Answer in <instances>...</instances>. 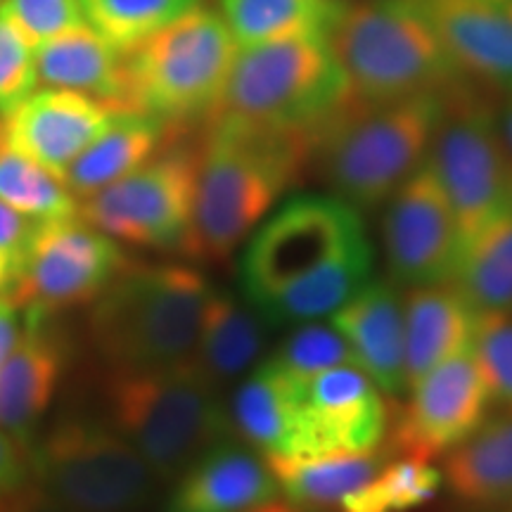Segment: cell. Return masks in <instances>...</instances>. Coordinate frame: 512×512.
Segmentation results:
<instances>
[{
    "instance_id": "6da1fadb",
    "label": "cell",
    "mask_w": 512,
    "mask_h": 512,
    "mask_svg": "<svg viewBox=\"0 0 512 512\" xmlns=\"http://www.w3.org/2000/svg\"><path fill=\"white\" fill-rule=\"evenodd\" d=\"M311 169V131L214 114L197 145L195 207L181 254L223 264Z\"/></svg>"
},
{
    "instance_id": "7a4b0ae2",
    "label": "cell",
    "mask_w": 512,
    "mask_h": 512,
    "mask_svg": "<svg viewBox=\"0 0 512 512\" xmlns=\"http://www.w3.org/2000/svg\"><path fill=\"white\" fill-rule=\"evenodd\" d=\"M441 95L392 102L347 95L311 128V169L356 211L382 207L427 162Z\"/></svg>"
},
{
    "instance_id": "3957f363",
    "label": "cell",
    "mask_w": 512,
    "mask_h": 512,
    "mask_svg": "<svg viewBox=\"0 0 512 512\" xmlns=\"http://www.w3.org/2000/svg\"><path fill=\"white\" fill-rule=\"evenodd\" d=\"M214 287L192 266L131 261L91 304L86 335L110 370L188 363Z\"/></svg>"
},
{
    "instance_id": "277c9868",
    "label": "cell",
    "mask_w": 512,
    "mask_h": 512,
    "mask_svg": "<svg viewBox=\"0 0 512 512\" xmlns=\"http://www.w3.org/2000/svg\"><path fill=\"white\" fill-rule=\"evenodd\" d=\"M107 422L136 448L162 484L174 482L207 448L230 439L219 389L192 363L110 370L102 377Z\"/></svg>"
},
{
    "instance_id": "5b68a950",
    "label": "cell",
    "mask_w": 512,
    "mask_h": 512,
    "mask_svg": "<svg viewBox=\"0 0 512 512\" xmlns=\"http://www.w3.org/2000/svg\"><path fill=\"white\" fill-rule=\"evenodd\" d=\"M325 41L354 100L439 95L460 81L427 19L408 0H344Z\"/></svg>"
},
{
    "instance_id": "8992f818",
    "label": "cell",
    "mask_w": 512,
    "mask_h": 512,
    "mask_svg": "<svg viewBox=\"0 0 512 512\" xmlns=\"http://www.w3.org/2000/svg\"><path fill=\"white\" fill-rule=\"evenodd\" d=\"M238 43L219 10L185 12L124 55L126 110L192 128L219 107Z\"/></svg>"
},
{
    "instance_id": "52a82bcc",
    "label": "cell",
    "mask_w": 512,
    "mask_h": 512,
    "mask_svg": "<svg viewBox=\"0 0 512 512\" xmlns=\"http://www.w3.org/2000/svg\"><path fill=\"white\" fill-rule=\"evenodd\" d=\"M31 484L72 512H143L159 479L107 420H57L29 446Z\"/></svg>"
},
{
    "instance_id": "ba28073f",
    "label": "cell",
    "mask_w": 512,
    "mask_h": 512,
    "mask_svg": "<svg viewBox=\"0 0 512 512\" xmlns=\"http://www.w3.org/2000/svg\"><path fill=\"white\" fill-rule=\"evenodd\" d=\"M347 98V79L325 38L238 48L214 114L311 131ZM211 114V117H214Z\"/></svg>"
},
{
    "instance_id": "9c48e42d",
    "label": "cell",
    "mask_w": 512,
    "mask_h": 512,
    "mask_svg": "<svg viewBox=\"0 0 512 512\" xmlns=\"http://www.w3.org/2000/svg\"><path fill=\"white\" fill-rule=\"evenodd\" d=\"M427 164L446 192L460 242L510 209L512 162L498 128V105L465 79L441 95Z\"/></svg>"
},
{
    "instance_id": "30bf717a",
    "label": "cell",
    "mask_w": 512,
    "mask_h": 512,
    "mask_svg": "<svg viewBox=\"0 0 512 512\" xmlns=\"http://www.w3.org/2000/svg\"><path fill=\"white\" fill-rule=\"evenodd\" d=\"M197 145L190 128L176 131L143 166L81 200L79 216L124 245L181 254L195 207Z\"/></svg>"
},
{
    "instance_id": "8fae6325",
    "label": "cell",
    "mask_w": 512,
    "mask_h": 512,
    "mask_svg": "<svg viewBox=\"0 0 512 512\" xmlns=\"http://www.w3.org/2000/svg\"><path fill=\"white\" fill-rule=\"evenodd\" d=\"M361 211L335 195H297L254 228L240 261V287L247 304L259 306L366 240Z\"/></svg>"
},
{
    "instance_id": "7c38bea8",
    "label": "cell",
    "mask_w": 512,
    "mask_h": 512,
    "mask_svg": "<svg viewBox=\"0 0 512 512\" xmlns=\"http://www.w3.org/2000/svg\"><path fill=\"white\" fill-rule=\"evenodd\" d=\"M131 264L124 247L81 216L38 223L29 252L8 292L24 313H57L91 306Z\"/></svg>"
},
{
    "instance_id": "4fadbf2b",
    "label": "cell",
    "mask_w": 512,
    "mask_h": 512,
    "mask_svg": "<svg viewBox=\"0 0 512 512\" xmlns=\"http://www.w3.org/2000/svg\"><path fill=\"white\" fill-rule=\"evenodd\" d=\"M491 403L482 370L467 347L415 382L403 406H394L384 448L392 456L422 460L446 456L482 425Z\"/></svg>"
},
{
    "instance_id": "5bb4252c",
    "label": "cell",
    "mask_w": 512,
    "mask_h": 512,
    "mask_svg": "<svg viewBox=\"0 0 512 512\" xmlns=\"http://www.w3.org/2000/svg\"><path fill=\"white\" fill-rule=\"evenodd\" d=\"M382 245L396 287L451 283L460 256V230L444 188L422 164L384 202Z\"/></svg>"
},
{
    "instance_id": "9a60e30c",
    "label": "cell",
    "mask_w": 512,
    "mask_h": 512,
    "mask_svg": "<svg viewBox=\"0 0 512 512\" xmlns=\"http://www.w3.org/2000/svg\"><path fill=\"white\" fill-rule=\"evenodd\" d=\"M392 411L380 387L354 363L306 377L294 456L377 451L387 439Z\"/></svg>"
},
{
    "instance_id": "2e32d148",
    "label": "cell",
    "mask_w": 512,
    "mask_h": 512,
    "mask_svg": "<svg viewBox=\"0 0 512 512\" xmlns=\"http://www.w3.org/2000/svg\"><path fill=\"white\" fill-rule=\"evenodd\" d=\"M427 19L460 79L512 98V17L489 0H408Z\"/></svg>"
},
{
    "instance_id": "e0dca14e",
    "label": "cell",
    "mask_w": 512,
    "mask_h": 512,
    "mask_svg": "<svg viewBox=\"0 0 512 512\" xmlns=\"http://www.w3.org/2000/svg\"><path fill=\"white\" fill-rule=\"evenodd\" d=\"M112 114L114 107L91 95L43 86L3 119L5 145L62 178Z\"/></svg>"
},
{
    "instance_id": "ac0fdd59",
    "label": "cell",
    "mask_w": 512,
    "mask_h": 512,
    "mask_svg": "<svg viewBox=\"0 0 512 512\" xmlns=\"http://www.w3.org/2000/svg\"><path fill=\"white\" fill-rule=\"evenodd\" d=\"M72 363V344L55 318L24 313L17 347L0 368V427L31 446Z\"/></svg>"
},
{
    "instance_id": "d6986e66",
    "label": "cell",
    "mask_w": 512,
    "mask_h": 512,
    "mask_svg": "<svg viewBox=\"0 0 512 512\" xmlns=\"http://www.w3.org/2000/svg\"><path fill=\"white\" fill-rule=\"evenodd\" d=\"M171 484L162 512H245L280 496L266 458L233 437L207 448Z\"/></svg>"
},
{
    "instance_id": "ffe728a7",
    "label": "cell",
    "mask_w": 512,
    "mask_h": 512,
    "mask_svg": "<svg viewBox=\"0 0 512 512\" xmlns=\"http://www.w3.org/2000/svg\"><path fill=\"white\" fill-rule=\"evenodd\" d=\"M332 328L347 339L354 363L384 396L406 392L403 297L392 280H373L332 313Z\"/></svg>"
},
{
    "instance_id": "44dd1931",
    "label": "cell",
    "mask_w": 512,
    "mask_h": 512,
    "mask_svg": "<svg viewBox=\"0 0 512 512\" xmlns=\"http://www.w3.org/2000/svg\"><path fill=\"white\" fill-rule=\"evenodd\" d=\"M302 377L273 361L256 366L226 403L230 437L261 456H294L302 418Z\"/></svg>"
},
{
    "instance_id": "7402d4cb",
    "label": "cell",
    "mask_w": 512,
    "mask_h": 512,
    "mask_svg": "<svg viewBox=\"0 0 512 512\" xmlns=\"http://www.w3.org/2000/svg\"><path fill=\"white\" fill-rule=\"evenodd\" d=\"M477 311L451 283L411 287L403 294L406 387L470 347Z\"/></svg>"
},
{
    "instance_id": "603a6c76",
    "label": "cell",
    "mask_w": 512,
    "mask_h": 512,
    "mask_svg": "<svg viewBox=\"0 0 512 512\" xmlns=\"http://www.w3.org/2000/svg\"><path fill=\"white\" fill-rule=\"evenodd\" d=\"M444 484L472 512L512 510V411L486 418L446 453Z\"/></svg>"
},
{
    "instance_id": "cb8c5ba5",
    "label": "cell",
    "mask_w": 512,
    "mask_h": 512,
    "mask_svg": "<svg viewBox=\"0 0 512 512\" xmlns=\"http://www.w3.org/2000/svg\"><path fill=\"white\" fill-rule=\"evenodd\" d=\"M181 126L138 110H114L110 124L64 171V183L76 200H86L143 166L169 143Z\"/></svg>"
},
{
    "instance_id": "d4e9b609",
    "label": "cell",
    "mask_w": 512,
    "mask_h": 512,
    "mask_svg": "<svg viewBox=\"0 0 512 512\" xmlns=\"http://www.w3.org/2000/svg\"><path fill=\"white\" fill-rule=\"evenodd\" d=\"M34 55L43 86L91 95L114 110L126 107L124 55L88 24L50 38Z\"/></svg>"
},
{
    "instance_id": "484cf974",
    "label": "cell",
    "mask_w": 512,
    "mask_h": 512,
    "mask_svg": "<svg viewBox=\"0 0 512 512\" xmlns=\"http://www.w3.org/2000/svg\"><path fill=\"white\" fill-rule=\"evenodd\" d=\"M392 453H311V456H264L280 496L311 512L335 510L347 496L375 477Z\"/></svg>"
},
{
    "instance_id": "4316f807",
    "label": "cell",
    "mask_w": 512,
    "mask_h": 512,
    "mask_svg": "<svg viewBox=\"0 0 512 512\" xmlns=\"http://www.w3.org/2000/svg\"><path fill=\"white\" fill-rule=\"evenodd\" d=\"M370 273H373V249L366 238L347 247L313 273L275 292L254 309L266 320L268 328L311 323L342 309L370 283Z\"/></svg>"
},
{
    "instance_id": "83f0119b",
    "label": "cell",
    "mask_w": 512,
    "mask_h": 512,
    "mask_svg": "<svg viewBox=\"0 0 512 512\" xmlns=\"http://www.w3.org/2000/svg\"><path fill=\"white\" fill-rule=\"evenodd\" d=\"M266 328V320L252 304H242L226 290H211L190 363L221 389L261 356Z\"/></svg>"
},
{
    "instance_id": "f1b7e54d",
    "label": "cell",
    "mask_w": 512,
    "mask_h": 512,
    "mask_svg": "<svg viewBox=\"0 0 512 512\" xmlns=\"http://www.w3.org/2000/svg\"><path fill=\"white\" fill-rule=\"evenodd\" d=\"M344 0H219V15L238 48L287 38H325Z\"/></svg>"
},
{
    "instance_id": "f546056e",
    "label": "cell",
    "mask_w": 512,
    "mask_h": 512,
    "mask_svg": "<svg viewBox=\"0 0 512 512\" xmlns=\"http://www.w3.org/2000/svg\"><path fill=\"white\" fill-rule=\"evenodd\" d=\"M451 285L477 313L512 311V207L463 242Z\"/></svg>"
},
{
    "instance_id": "4dcf8cb0",
    "label": "cell",
    "mask_w": 512,
    "mask_h": 512,
    "mask_svg": "<svg viewBox=\"0 0 512 512\" xmlns=\"http://www.w3.org/2000/svg\"><path fill=\"white\" fill-rule=\"evenodd\" d=\"M444 475L432 460L389 456L375 477L347 496L337 512H413L439 494Z\"/></svg>"
},
{
    "instance_id": "1f68e13d",
    "label": "cell",
    "mask_w": 512,
    "mask_h": 512,
    "mask_svg": "<svg viewBox=\"0 0 512 512\" xmlns=\"http://www.w3.org/2000/svg\"><path fill=\"white\" fill-rule=\"evenodd\" d=\"M0 200L36 223L79 216V200L67 183L8 145L0 147Z\"/></svg>"
},
{
    "instance_id": "d6a6232c",
    "label": "cell",
    "mask_w": 512,
    "mask_h": 512,
    "mask_svg": "<svg viewBox=\"0 0 512 512\" xmlns=\"http://www.w3.org/2000/svg\"><path fill=\"white\" fill-rule=\"evenodd\" d=\"M91 29L105 38L121 55L169 27L202 0H79Z\"/></svg>"
},
{
    "instance_id": "836d02e7",
    "label": "cell",
    "mask_w": 512,
    "mask_h": 512,
    "mask_svg": "<svg viewBox=\"0 0 512 512\" xmlns=\"http://www.w3.org/2000/svg\"><path fill=\"white\" fill-rule=\"evenodd\" d=\"M271 358L302 380L328 368L354 363V354H351L347 339L339 335L332 325H320L313 320L311 323H299L290 335H285Z\"/></svg>"
},
{
    "instance_id": "e575fe53",
    "label": "cell",
    "mask_w": 512,
    "mask_h": 512,
    "mask_svg": "<svg viewBox=\"0 0 512 512\" xmlns=\"http://www.w3.org/2000/svg\"><path fill=\"white\" fill-rule=\"evenodd\" d=\"M470 351L491 401L512 411V311L477 313Z\"/></svg>"
},
{
    "instance_id": "d590c367",
    "label": "cell",
    "mask_w": 512,
    "mask_h": 512,
    "mask_svg": "<svg viewBox=\"0 0 512 512\" xmlns=\"http://www.w3.org/2000/svg\"><path fill=\"white\" fill-rule=\"evenodd\" d=\"M0 15L34 50L50 38L86 24L79 0H3Z\"/></svg>"
},
{
    "instance_id": "8d00e7d4",
    "label": "cell",
    "mask_w": 512,
    "mask_h": 512,
    "mask_svg": "<svg viewBox=\"0 0 512 512\" xmlns=\"http://www.w3.org/2000/svg\"><path fill=\"white\" fill-rule=\"evenodd\" d=\"M34 48L0 15V119H5L36 91Z\"/></svg>"
},
{
    "instance_id": "74e56055",
    "label": "cell",
    "mask_w": 512,
    "mask_h": 512,
    "mask_svg": "<svg viewBox=\"0 0 512 512\" xmlns=\"http://www.w3.org/2000/svg\"><path fill=\"white\" fill-rule=\"evenodd\" d=\"M36 228V221L27 219L0 200V280H3L5 290L17 278Z\"/></svg>"
},
{
    "instance_id": "f35d334b",
    "label": "cell",
    "mask_w": 512,
    "mask_h": 512,
    "mask_svg": "<svg viewBox=\"0 0 512 512\" xmlns=\"http://www.w3.org/2000/svg\"><path fill=\"white\" fill-rule=\"evenodd\" d=\"M29 482V448L0 427V496L12 494Z\"/></svg>"
},
{
    "instance_id": "ab89813d",
    "label": "cell",
    "mask_w": 512,
    "mask_h": 512,
    "mask_svg": "<svg viewBox=\"0 0 512 512\" xmlns=\"http://www.w3.org/2000/svg\"><path fill=\"white\" fill-rule=\"evenodd\" d=\"M24 330V311L10 297L8 292H0V368L8 361L12 349L17 347Z\"/></svg>"
},
{
    "instance_id": "60d3db41",
    "label": "cell",
    "mask_w": 512,
    "mask_h": 512,
    "mask_svg": "<svg viewBox=\"0 0 512 512\" xmlns=\"http://www.w3.org/2000/svg\"><path fill=\"white\" fill-rule=\"evenodd\" d=\"M0 512H72L62 505L48 501L34 484L22 486V489L12 491V494L0 496Z\"/></svg>"
},
{
    "instance_id": "b9f144b4",
    "label": "cell",
    "mask_w": 512,
    "mask_h": 512,
    "mask_svg": "<svg viewBox=\"0 0 512 512\" xmlns=\"http://www.w3.org/2000/svg\"><path fill=\"white\" fill-rule=\"evenodd\" d=\"M498 128H501V138L512 162V98L501 100L498 105Z\"/></svg>"
},
{
    "instance_id": "7bdbcfd3",
    "label": "cell",
    "mask_w": 512,
    "mask_h": 512,
    "mask_svg": "<svg viewBox=\"0 0 512 512\" xmlns=\"http://www.w3.org/2000/svg\"><path fill=\"white\" fill-rule=\"evenodd\" d=\"M245 512H311V510H304V508H299V505H294V503H283V501H278V498H273V501H266V503H261V505H254V508H249V510H245Z\"/></svg>"
},
{
    "instance_id": "ee69618b",
    "label": "cell",
    "mask_w": 512,
    "mask_h": 512,
    "mask_svg": "<svg viewBox=\"0 0 512 512\" xmlns=\"http://www.w3.org/2000/svg\"><path fill=\"white\" fill-rule=\"evenodd\" d=\"M503 8H505V10H508V15L512 17V0H508V3H505V5H503Z\"/></svg>"
},
{
    "instance_id": "f6af8a7d",
    "label": "cell",
    "mask_w": 512,
    "mask_h": 512,
    "mask_svg": "<svg viewBox=\"0 0 512 512\" xmlns=\"http://www.w3.org/2000/svg\"><path fill=\"white\" fill-rule=\"evenodd\" d=\"M510 207H512V169H510Z\"/></svg>"
},
{
    "instance_id": "bcb514c9",
    "label": "cell",
    "mask_w": 512,
    "mask_h": 512,
    "mask_svg": "<svg viewBox=\"0 0 512 512\" xmlns=\"http://www.w3.org/2000/svg\"><path fill=\"white\" fill-rule=\"evenodd\" d=\"M489 3H496V5H505V3H508V0H489Z\"/></svg>"
},
{
    "instance_id": "7dc6e473",
    "label": "cell",
    "mask_w": 512,
    "mask_h": 512,
    "mask_svg": "<svg viewBox=\"0 0 512 512\" xmlns=\"http://www.w3.org/2000/svg\"><path fill=\"white\" fill-rule=\"evenodd\" d=\"M5 145V133H0V147Z\"/></svg>"
},
{
    "instance_id": "c3c4849f",
    "label": "cell",
    "mask_w": 512,
    "mask_h": 512,
    "mask_svg": "<svg viewBox=\"0 0 512 512\" xmlns=\"http://www.w3.org/2000/svg\"><path fill=\"white\" fill-rule=\"evenodd\" d=\"M0 292H5V287H3V280H0Z\"/></svg>"
},
{
    "instance_id": "681fc988",
    "label": "cell",
    "mask_w": 512,
    "mask_h": 512,
    "mask_svg": "<svg viewBox=\"0 0 512 512\" xmlns=\"http://www.w3.org/2000/svg\"><path fill=\"white\" fill-rule=\"evenodd\" d=\"M0 124H3V119H0Z\"/></svg>"
},
{
    "instance_id": "f907efd6",
    "label": "cell",
    "mask_w": 512,
    "mask_h": 512,
    "mask_svg": "<svg viewBox=\"0 0 512 512\" xmlns=\"http://www.w3.org/2000/svg\"><path fill=\"white\" fill-rule=\"evenodd\" d=\"M0 3H3V0H0Z\"/></svg>"
},
{
    "instance_id": "816d5d0a",
    "label": "cell",
    "mask_w": 512,
    "mask_h": 512,
    "mask_svg": "<svg viewBox=\"0 0 512 512\" xmlns=\"http://www.w3.org/2000/svg\"><path fill=\"white\" fill-rule=\"evenodd\" d=\"M508 512H512V510H508Z\"/></svg>"
}]
</instances>
